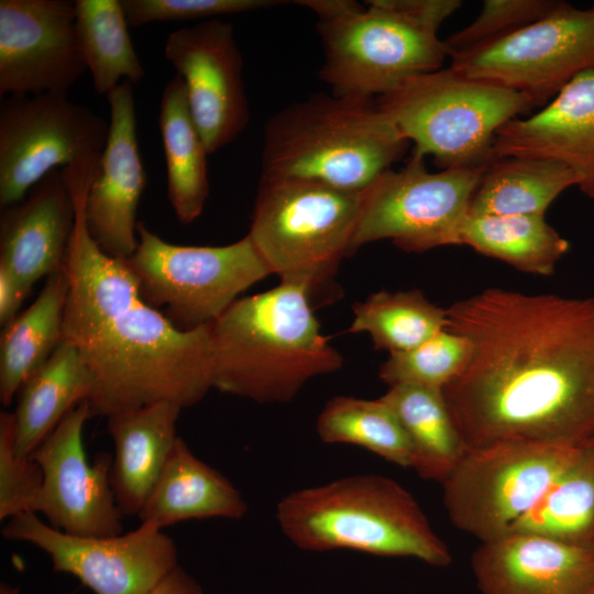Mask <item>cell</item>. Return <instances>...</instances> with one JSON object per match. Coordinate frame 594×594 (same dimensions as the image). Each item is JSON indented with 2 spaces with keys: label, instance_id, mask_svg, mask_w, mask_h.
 I'll use <instances>...</instances> for the list:
<instances>
[{
  "label": "cell",
  "instance_id": "cell-28",
  "mask_svg": "<svg viewBox=\"0 0 594 594\" xmlns=\"http://www.w3.org/2000/svg\"><path fill=\"white\" fill-rule=\"evenodd\" d=\"M508 534H529L594 552V441L574 458Z\"/></svg>",
  "mask_w": 594,
  "mask_h": 594
},
{
  "label": "cell",
  "instance_id": "cell-18",
  "mask_svg": "<svg viewBox=\"0 0 594 594\" xmlns=\"http://www.w3.org/2000/svg\"><path fill=\"white\" fill-rule=\"evenodd\" d=\"M110 120L100 172L84 206L89 235L106 255L125 261L136 250V212L146 186L139 151L132 84L121 81L107 95Z\"/></svg>",
  "mask_w": 594,
  "mask_h": 594
},
{
  "label": "cell",
  "instance_id": "cell-23",
  "mask_svg": "<svg viewBox=\"0 0 594 594\" xmlns=\"http://www.w3.org/2000/svg\"><path fill=\"white\" fill-rule=\"evenodd\" d=\"M246 512L239 490L177 437L138 516L141 522L163 529L193 519H241Z\"/></svg>",
  "mask_w": 594,
  "mask_h": 594
},
{
  "label": "cell",
  "instance_id": "cell-4",
  "mask_svg": "<svg viewBox=\"0 0 594 594\" xmlns=\"http://www.w3.org/2000/svg\"><path fill=\"white\" fill-rule=\"evenodd\" d=\"M408 145L375 99L316 94L268 120L261 179H306L363 191Z\"/></svg>",
  "mask_w": 594,
  "mask_h": 594
},
{
  "label": "cell",
  "instance_id": "cell-3",
  "mask_svg": "<svg viewBox=\"0 0 594 594\" xmlns=\"http://www.w3.org/2000/svg\"><path fill=\"white\" fill-rule=\"evenodd\" d=\"M304 287L238 298L211 323L212 388L260 404L289 403L343 358L321 334Z\"/></svg>",
  "mask_w": 594,
  "mask_h": 594
},
{
  "label": "cell",
  "instance_id": "cell-35",
  "mask_svg": "<svg viewBox=\"0 0 594 594\" xmlns=\"http://www.w3.org/2000/svg\"><path fill=\"white\" fill-rule=\"evenodd\" d=\"M560 3L556 0H485L473 22L443 40L449 57L534 23Z\"/></svg>",
  "mask_w": 594,
  "mask_h": 594
},
{
  "label": "cell",
  "instance_id": "cell-16",
  "mask_svg": "<svg viewBox=\"0 0 594 594\" xmlns=\"http://www.w3.org/2000/svg\"><path fill=\"white\" fill-rule=\"evenodd\" d=\"M87 69L75 1H0V96L67 95Z\"/></svg>",
  "mask_w": 594,
  "mask_h": 594
},
{
  "label": "cell",
  "instance_id": "cell-21",
  "mask_svg": "<svg viewBox=\"0 0 594 594\" xmlns=\"http://www.w3.org/2000/svg\"><path fill=\"white\" fill-rule=\"evenodd\" d=\"M0 209L1 265L31 289L65 271L76 210L63 172L52 170L22 201Z\"/></svg>",
  "mask_w": 594,
  "mask_h": 594
},
{
  "label": "cell",
  "instance_id": "cell-24",
  "mask_svg": "<svg viewBox=\"0 0 594 594\" xmlns=\"http://www.w3.org/2000/svg\"><path fill=\"white\" fill-rule=\"evenodd\" d=\"M92 386V376L78 351L63 339L16 394V455L31 457L72 409L89 399Z\"/></svg>",
  "mask_w": 594,
  "mask_h": 594
},
{
  "label": "cell",
  "instance_id": "cell-17",
  "mask_svg": "<svg viewBox=\"0 0 594 594\" xmlns=\"http://www.w3.org/2000/svg\"><path fill=\"white\" fill-rule=\"evenodd\" d=\"M164 55L185 82L208 153L235 140L249 122V103L233 25L211 19L177 29L168 34Z\"/></svg>",
  "mask_w": 594,
  "mask_h": 594
},
{
  "label": "cell",
  "instance_id": "cell-10",
  "mask_svg": "<svg viewBox=\"0 0 594 594\" xmlns=\"http://www.w3.org/2000/svg\"><path fill=\"white\" fill-rule=\"evenodd\" d=\"M578 448L515 440L468 450L442 483L449 519L481 542L505 536L569 465Z\"/></svg>",
  "mask_w": 594,
  "mask_h": 594
},
{
  "label": "cell",
  "instance_id": "cell-37",
  "mask_svg": "<svg viewBox=\"0 0 594 594\" xmlns=\"http://www.w3.org/2000/svg\"><path fill=\"white\" fill-rule=\"evenodd\" d=\"M129 26L151 22L215 19L267 9L283 3L277 0H121Z\"/></svg>",
  "mask_w": 594,
  "mask_h": 594
},
{
  "label": "cell",
  "instance_id": "cell-2",
  "mask_svg": "<svg viewBox=\"0 0 594 594\" xmlns=\"http://www.w3.org/2000/svg\"><path fill=\"white\" fill-rule=\"evenodd\" d=\"M95 178L88 167L65 175L76 220L65 264L63 339L92 376L90 415L108 417L160 402L193 406L212 388L211 323L178 330L144 301L124 261L100 251L84 213Z\"/></svg>",
  "mask_w": 594,
  "mask_h": 594
},
{
  "label": "cell",
  "instance_id": "cell-33",
  "mask_svg": "<svg viewBox=\"0 0 594 594\" xmlns=\"http://www.w3.org/2000/svg\"><path fill=\"white\" fill-rule=\"evenodd\" d=\"M316 428L326 443L358 446L398 466L411 468L406 433L381 398L336 396L320 411Z\"/></svg>",
  "mask_w": 594,
  "mask_h": 594
},
{
  "label": "cell",
  "instance_id": "cell-31",
  "mask_svg": "<svg viewBox=\"0 0 594 594\" xmlns=\"http://www.w3.org/2000/svg\"><path fill=\"white\" fill-rule=\"evenodd\" d=\"M76 31L97 94L121 81H141L145 70L134 50L121 0H76Z\"/></svg>",
  "mask_w": 594,
  "mask_h": 594
},
{
  "label": "cell",
  "instance_id": "cell-13",
  "mask_svg": "<svg viewBox=\"0 0 594 594\" xmlns=\"http://www.w3.org/2000/svg\"><path fill=\"white\" fill-rule=\"evenodd\" d=\"M109 121L67 95L0 102V208L22 201L48 173L101 154Z\"/></svg>",
  "mask_w": 594,
  "mask_h": 594
},
{
  "label": "cell",
  "instance_id": "cell-14",
  "mask_svg": "<svg viewBox=\"0 0 594 594\" xmlns=\"http://www.w3.org/2000/svg\"><path fill=\"white\" fill-rule=\"evenodd\" d=\"M2 536L37 547L54 571L76 576L95 594H148L178 564L174 540L145 522L124 535L78 537L28 512L10 518Z\"/></svg>",
  "mask_w": 594,
  "mask_h": 594
},
{
  "label": "cell",
  "instance_id": "cell-38",
  "mask_svg": "<svg viewBox=\"0 0 594 594\" xmlns=\"http://www.w3.org/2000/svg\"><path fill=\"white\" fill-rule=\"evenodd\" d=\"M389 3L438 31L442 22L462 4L459 0H388Z\"/></svg>",
  "mask_w": 594,
  "mask_h": 594
},
{
  "label": "cell",
  "instance_id": "cell-39",
  "mask_svg": "<svg viewBox=\"0 0 594 594\" xmlns=\"http://www.w3.org/2000/svg\"><path fill=\"white\" fill-rule=\"evenodd\" d=\"M30 292V287L0 264V324L2 327L19 314Z\"/></svg>",
  "mask_w": 594,
  "mask_h": 594
},
{
  "label": "cell",
  "instance_id": "cell-25",
  "mask_svg": "<svg viewBox=\"0 0 594 594\" xmlns=\"http://www.w3.org/2000/svg\"><path fill=\"white\" fill-rule=\"evenodd\" d=\"M69 280L64 272L46 278L35 300L2 327L0 402L8 406L24 382L63 340Z\"/></svg>",
  "mask_w": 594,
  "mask_h": 594
},
{
  "label": "cell",
  "instance_id": "cell-26",
  "mask_svg": "<svg viewBox=\"0 0 594 594\" xmlns=\"http://www.w3.org/2000/svg\"><path fill=\"white\" fill-rule=\"evenodd\" d=\"M158 123L168 199L178 220L188 224L201 215L209 195V153L191 116L185 82L178 75L163 89Z\"/></svg>",
  "mask_w": 594,
  "mask_h": 594
},
{
  "label": "cell",
  "instance_id": "cell-7",
  "mask_svg": "<svg viewBox=\"0 0 594 594\" xmlns=\"http://www.w3.org/2000/svg\"><path fill=\"white\" fill-rule=\"evenodd\" d=\"M376 101L414 143L411 154L431 156L441 169L486 166L497 131L537 107L524 92L450 66L413 76Z\"/></svg>",
  "mask_w": 594,
  "mask_h": 594
},
{
  "label": "cell",
  "instance_id": "cell-36",
  "mask_svg": "<svg viewBox=\"0 0 594 594\" xmlns=\"http://www.w3.org/2000/svg\"><path fill=\"white\" fill-rule=\"evenodd\" d=\"M15 417L13 413L0 414V520L30 512L38 492L43 473L31 457L15 453Z\"/></svg>",
  "mask_w": 594,
  "mask_h": 594
},
{
  "label": "cell",
  "instance_id": "cell-9",
  "mask_svg": "<svg viewBox=\"0 0 594 594\" xmlns=\"http://www.w3.org/2000/svg\"><path fill=\"white\" fill-rule=\"evenodd\" d=\"M139 243L124 261L141 297L182 331L216 321L249 287L272 274L246 234L222 246L177 245L143 222ZM158 310V309H157Z\"/></svg>",
  "mask_w": 594,
  "mask_h": 594
},
{
  "label": "cell",
  "instance_id": "cell-12",
  "mask_svg": "<svg viewBox=\"0 0 594 594\" xmlns=\"http://www.w3.org/2000/svg\"><path fill=\"white\" fill-rule=\"evenodd\" d=\"M450 58L457 73L543 106L579 74L594 69V4L578 9L561 1L547 16Z\"/></svg>",
  "mask_w": 594,
  "mask_h": 594
},
{
  "label": "cell",
  "instance_id": "cell-11",
  "mask_svg": "<svg viewBox=\"0 0 594 594\" xmlns=\"http://www.w3.org/2000/svg\"><path fill=\"white\" fill-rule=\"evenodd\" d=\"M484 168L433 173L425 157L411 154L399 170L387 169L363 190L352 253L383 239L405 252L461 245V230Z\"/></svg>",
  "mask_w": 594,
  "mask_h": 594
},
{
  "label": "cell",
  "instance_id": "cell-20",
  "mask_svg": "<svg viewBox=\"0 0 594 594\" xmlns=\"http://www.w3.org/2000/svg\"><path fill=\"white\" fill-rule=\"evenodd\" d=\"M471 568L482 594H594V552L535 535L481 542Z\"/></svg>",
  "mask_w": 594,
  "mask_h": 594
},
{
  "label": "cell",
  "instance_id": "cell-15",
  "mask_svg": "<svg viewBox=\"0 0 594 594\" xmlns=\"http://www.w3.org/2000/svg\"><path fill=\"white\" fill-rule=\"evenodd\" d=\"M90 417L88 400L82 402L31 454L43 481L30 513L72 536H117L123 531V515L110 483L112 457L98 453L90 464L85 453L82 429Z\"/></svg>",
  "mask_w": 594,
  "mask_h": 594
},
{
  "label": "cell",
  "instance_id": "cell-8",
  "mask_svg": "<svg viewBox=\"0 0 594 594\" xmlns=\"http://www.w3.org/2000/svg\"><path fill=\"white\" fill-rule=\"evenodd\" d=\"M366 3L319 19L324 55L319 76L332 94L380 98L413 76L442 68L449 54L436 29L388 0Z\"/></svg>",
  "mask_w": 594,
  "mask_h": 594
},
{
  "label": "cell",
  "instance_id": "cell-5",
  "mask_svg": "<svg viewBox=\"0 0 594 594\" xmlns=\"http://www.w3.org/2000/svg\"><path fill=\"white\" fill-rule=\"evenodd\" d=\"M276 520L307 551L354 550L448 566L451 554L414 496L396 481L356 474L286 494Z\"/></svg>",
  "mask_w": 594,
  "mask_h": 594
},
{
  "label": "cell",
  "instance_id": "cell-40",
  "mask_svg": "<svg viewBox=\"0 0 594 594\" xmlns=\"http://www.w3.org/2000/svg\"><path fill=\"white\" fill-rule=\"evenodd\" d=\"M148 594H204L199 584L180 566L168 572Z\"/></svg>",
  "mask_w": 594,
  "mask_h": 594
},
{
  "label": "cell",
  "instance_id": "cell-1",
  "mask_svg": "<svg viewBox=\"0 0 594 594\" xmlns=\"http://www.w3.org/2000/svg\"><path fill=\"white\" fill-rule=\"evenodd\" d=\"M472 345L443 394L468 450L594 441V297L490 287L447 308Z\"/></svg>",
  "mask_w": 594,
  "mask_h": 594
},
{
  "label": "cell",
  "instance_id": "cell-22",
  "mask_svg": "<svg viewBox=\"0 0 594 594\" xmlns=\"http://www.w3.org/2000/svg\"><path fill=\"white\" fill-rule=\"evenodd\" d=\"M182 407L160 402L108 416L110 483L122 515H139L175 444Z\"/></svg>",
  "mask_w": 594,
  "mask_h": 594
},
{
  "label": "cell",
  "instance_id": "cell-34",
  "mask_svg": "<svg viewBox=\"0 0 594 594\" xmlns=\"http://www.w3.org/2000/svg\"><path fill=\"white\" fill-rule=\"evenodd\" d=\"M471 355V342L444 329L411 350L391 353L380 366L378 377L389 387L413 385L443 389L465 370Z\"/></svg>",
  "mask_w": 594,
  "mask_h": 594
},
{
  "label": "cell",
  "instance_id": "cell-6",
  "mask_svg": "<svg viewBox=\"0 0 594 594\" xmlns=\"http://www.w3.org/2000/svg\"><path fill=\"white\" fill-rule=\"evenodd\" d=\"M362 195L306 179H260L248 235L271 273L304 287L312 307L340 296L334 277L352 254Z\"/></svg>",
  "mask_w": 594,
  "mask_h": 594
},
{
  "label": "cell",
  "instance_id": "cell-19",
  "mask_svg": "<svg viewBox=\"0 0 594 594\" xmlns=\"http://www.w3.org/2000/svg\"><path fill=\"white\" fill-rule=\"evenodd\" d=\"M493 154L562 163L580 190L594 199V69L574 77L538 112L505 123Z\"/></svg>",
  "mask_w": 594,
  "mask_h": 594
},
{
  "label": "cell",
  "instance_id": "cell-32",
  "mask_svg": "<svg viewBox=\"0 0 594 594\" xmlns=\"http://www.w3.org/2000/svg\"><path fill=\"white\" fill-rule=\"evenodd\" d=\"M349 332H366L376 350H411L447 329V308L431 302L418 289L381 290L353 306Z\"/></svg>",
  "mask_w": 594,
  "mask_h": 594
},
{
  "label": "cell",
  "instance_id": "cell-29",
  "mask_svg": "<svg viewBox=\"0 0 594 594\" xmlns=\"http://www.w3.org/2000/svg\"><path fill=\"white\" fill-rule=\"evenodd\" d=\"M576 186L574 173L546 158L498 157L484 168L471 199L470 216H544L552 201Z\"/></svg>",
  "mask_w": 594,
  "mask_h": 594
},
{
  "label": "cell",
  "instance_id": "cell-30",
  "mask_svg": "<svg viewBox=\"0 0 594 594\" xmlns=\"http://www.w3.org/2000/svg\"><path fill=\"white\" fill-rule=\"evenodd\" d=\"M461 244L541 276L551 275L570 248L569 241L539 215H469L461 230Z\"/></svg>",
  "mask_w": 594,
  "mask_h": 594
},
{
  "label": "cell",
  "instance_id": "cell-27",
  "mask_svg": "<svg viewBox=\"0 0 594 594\" xmlns=\"http://www.w3.org/2000/svg\"><path fill=\"white\" fill-rule=\"evenodd\" d=\"M394 413L408 439L416 473L443 483L468 451L443 389L396 385L380 397Z\"/></svg>",
  "mask_w": 594,
  "mask_h": 594
}]
</instances>
